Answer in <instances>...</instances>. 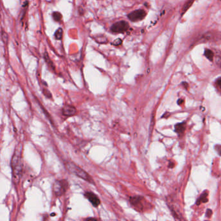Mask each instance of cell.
Here are the masks:
<instances>
[{
  "label": "cell",
  "mask_w": 221,
  "mask_h": 221,
  "mask_svg": "<svg viewBox=\"0 0 221 221\" xmlns=\"http://www.w3.org/2000/svg\"><path fill=\"white\" fill-rule=\"evenodd\" d=\"M121 44H122V40H121V39H120V38L116 39V40H115L112 43V45H114L116 46H118V45H121Z\"/></svg>",
  "instance_id": "cell-17"
},
{
  "label": "cell",
  "mask_w": 221,
  "mask_h": 221,
  "mask_svg": "<svg viewBox=\"0 0 221 221\" xmlns=\"http://www.w3.org/2000/svg\"><path fill=\"white\" fill-rule=\"evenodd\" d=\"M85 197H86L89 201H90L92 205L95 207H97L100 204V200L97 197V196L93 193L91 192H86L85 193Z\"/></svg>",
  "instance_id": "cell-7"
},
{
  "label": "cell",
  "mask_w": 221,
  "mask_h": 221,
  "mask_svg": "<svg viewBox=\"0 0 221 221\" xmlns=\"http://www.w3.org/2000/svg\"><path fill=\"white\" fill-rule=\"evenodd\" d=\"M221 40V32L219 31L211 30L204 33L198 39L199 43L217 42Z\"/></svg>",
  "instance_id": "cell-3"
},
{
  "label": "cell",
  "mask_w": 221,
  "mask_h": 221,
  "mask_svg": "<svg viewBox=\"0 0 221 221\" xmlns=\"http://www.w3.org/2000/svg\"><path fill=\"white\" fill-rule=\"evenodd\" d=\"M142 198L140 197H131L130 198V201L131 202V204L135 206H138V205L141 203V199Z\"/></svg>",
  "instance_id": "cell-14"
},
{
  "label": "cell",
  "mask_w": 221,
  "mask_h": 221,
  "mask_svg": "<svg viewBox=\"0 0 221 221\" xmlns=\"http://www.w3.org/2000/svg\"><path fill=\"white\" fill-rule=\"evenodd\" d=\"M211 215H212V211H211V210L209 209H207V211H206V217H208V218H209V217H210L211 216Z\"/></svg>",
  "instance_id": "cell-20"
},
{
  "label": "cell",
  "mask_w": 221,
  "mask_h": 221,
  "mask_svg": "<svg viewBox=\"0 0 221 221\" xmlns=\"http://www.w3.org/2000/svg\"><path fill=\"white\" fill-rule=\"evenodd\" d=\"M182 84L184 85V86L185 87V89H187V88H188V84L187 83H185V82H184V83H182Z\"/></svg>",
  "instance_id": "cell-21"
},
{
  "label": "cell",
  "mask_w": 221,
  "mask_h": 221,
  "mask_svg": "<svg viewBox=\"0 0 221 221\" xmlns=\"http://www.w3.org/2000/svg\"><path fill=\"white\" fill-rule=\"evenodd\" d=\"M147 13L143 9H138L135 10L134 11L130 12V14H128V18L131 21L133 22H136V21H139L143 20Z\"/></svg>",
  "instance_id": "cell-6"
},
{
  "label": "cell",
  "mask_w": 221,
  "mask_h": 221,
  "mask_svg": "<svg viewBox=\"0 0 221 221\" xmlns=\"http://www.w3.org/2000/svg\"><path fill=\"white\" fill-rule=\"evenodd\" d=\"M11 165L12 169L14 180L18 182L20 180L21 174V171H22V162H21L20 154L17 152H15L14 154L13 155L11 162Z\"/></svg>",
  "instance_id": "cell-2"
},
{
  "label": "cell",
  "mask_w": 221,
  "mask_h": 221,
  "mask_svg": "<svg viewBox=\"0 0 221 221\" xmlns=\"http://www.w3.org/2000/svg\"><path fill=\"white\" fill-rule=\"evenodd\" d=\"M208 192H204L201 195V197H200L198 199H197V205L199 206L200 204H201V203H204V202H208Z\"/></svg>",
  "instance_id": "cell-11"
},
{
  "label": "cell",
  "mask_w": 221,
  "mask_h": 221,
  "mask_svg": "<svg viewBox=\"0 0 221 221\" xmlns=\"http://www.w3.org/2000/svg\"><path fill=\"white\" fill-rule=\"evenodd\" d=\"M204 56L206 57L207 59H208L209 61H213L214 58H215V53L212 50L209 49H205L204 50Z\"/></svg>",
  "instance_id": "cell-9"
},
{
  "label": "cell",
  "mask_w": 221,
  "mask_h": 221,
  "mask_svg": "<svg viewBox=\"0 0 221 221\" xmlns=\"http://www.w3.org/2000/svg\"><path fill=\"white\" fill-rule=\"evenodd\" d=\"M62 36H63V30L62 28H59L57 29L55 33V37L56 39V40H62Z\"/></svg>",
  "instance_id": "cell-15"
},
{
  "label": "cell",
  "mask_w": 221,
  "mask_h": 221,
  "mask_svg": "<svg viewBox=\"0 0 221 221\" xmlns=\"http://www.w3.org/2000/svg\"><path fill=\"white\" fill-rule=\"evenodd\" d=\"M215 84L217 87L221 89V77L217 78V79L215 80Z\"/></svg>",
  "instance_id": "cell-19"
},
{
  "label": "cell",
  "mask_w": 221,
  "mask_h": 221,
  "mask_svg": "<svg viewBox=\"0 0 221 221\" xmlns=\"http://www.w3.org/2000/svg\"><path fill=\"white\" fill-rule=\"evenodd\" d=\"M216 150H217V151H218L219 154L221 156V147H219V149H217V148L216 147Z\"/></svg>",
  "instance_id": "cell-22"
},
{
  "label": "cell",
  "mask_w": 221,
  "mask_h": 221,
  "mask_svg": "<svg viewBox=\"0 0 221 221\" xmlns=\"http://www.w3.org/2000/svg\"><path fill=\"white\" fill-rule=\"evenodd\" d=\"M68 187V183L66 180H56L53 184V190L57 197H60L65 193Z\"/></svg>",
  "instance_id": "cell-4"
},
{
  "label": "cell",
  "mask_w": 221,
  "mask_h": 221,
  "mask_svg": "<svg viewBox=\"0 0 221 221\" xmlns=\"http://www.w3.org/2000/svg\"><path fill=\"white\" fill-rule=\"evenodd\" d=\"M52 16L53 18L55 21H60L62 20V14H60L59 12H53L52 14Z\"/></svg>",
  "instance_id": "cell-16"
},
{
  "label": "cell",
  "mask_w": 221,
  "mask_h": 221,
  "mask_svg": "<svg viewBox=\"0 0 221 221\" xmlns=\"http://www.w3.org/2000/svg\"><path fill=\"white\" fill-rule=\"evenodd\" d=\"M66 167L67 169L70 171V173L75 174V175L77 176L82 179L84 180L85 181H88V182L90 184H94V180L92 179V178L84 170H83L79 166L77 165L75 163L73 162H67L66 164Z\"/></svg>",
  "instance_id": "cell-1"
},
{
  "label": "cell",
  "mask_w": 221,
  "mask_h": 221,
  "mask_svg": "<svg viewBox=\"0 0 221 221\" xmlns=\"http://www.w3.org/2000/svg\"><path fill=\"white\" fill-rule=\"evenodd\" d=\"M185 123L182 122L181 123H178L176 124L175 127H174V128H175V132L176 133L181 134H183L184 132V131L185 130Z\"/></svg>",
  "instance_id": "cell-10"
},
{
  "label": "cell",
  "mask_w": 221,
  "mask_h": 221,
  "mask_svg": "<svg viewBox=\"0 0 221 221\" xmlns=\"http://www.w3.org/2000/svg\"><path fill=\"white\" fill-rule=\"evenodd\" d=\"M129 29V24L126 21L121 20L113 23L110 31L114 33H123Z\"/></svg>",
  "instance_id": "cell-5"
},
{
  "label": "cell",
  "mask_w": 221,
  "mask_h": 221,
  "mask_svg": "<svg viewBox=\"0 0 221 221\" xmlns=\"http://www.w3.org/2000/svg\"><path fill=\"white\" fill-rule=\"evenodd\" d=\"M43 94H44L45 97H47L48 98H51V94L50 93V91L46 89H43Z\"/></svg>",
  "instance_id": "cell-18"
},
{
  "label": "cell",
  "mask_w": 221,
  "mask_h": 221,
  "mask_svg": "<svg viewBox=\"0 0 221 221\" xmlns=\"http://www.w3.org/2000/svg\"><path fill=\"white\" fill-rule=\"evenodd\" d=\"M174 163H172V162H170L169 163V168H173V167H174Z\"/></svg>",
  "instance_id": "cell-24"
},
{
  "label": "cell",
  "mask_w": 221,
  "mask_h": 221,
  "mask_svg": "<svg viewBox=\"0 0 221 221\" xmlns=\"http://www.w3.org/2000/svg\"><path fill=\"white\" fill-rule=\"evenodd\" d=\"M44 59H45V60L46 61V62H47L48 66H49V67H51V68H52L53 70H55V66H54V64H53V62L51 61V60L50 59L49 56V55H48V52H45V53H44Z\"/></svg>",
  "instance_id": "cell-13"
},
{
  "label": "cell",
  "mask_w": 221,
  "mask_h": 221,
  "mask_svg": "<svg viewBox=\"0 0 221 221\" xmlns=\"http://www.w3.org/2000/svg\"><path fill=\"white\" fill-rule=\"evenodd\" d=\"M62 114L64 116L70 117L75 116L77 113V110L73 106L66 105L62 108Z\"/></svg>",
  "instance_id": "cell-8"
},
{
  "label": "cell",
  "mask_w": 221,
  "mask_h": 221,
  "mask_svg": "<svg viewBox=\"0 0 221 221\" xmlns=\"http://www.w3.org/2000/svg\"><path fill=\"white\" fill-rule=\"evenodd\" d=\"M194 2H195V0H188V1L185 2V4L183 6L182 10H181L182 13H185V12H186L187 10L192 5V4H193Z\"/></svg>",
  "instance_id": "cell-12"
},
{
  "label": "cell",
  "mask_w": 221,
  "mask_h": 221,
  "mask_svg": "<svg viewBox=\"0 0 221 221\" xmlns=\"http://www.w3.org/2000/svg\"><path fill=\"white\" fill-rule=\"evenodd\" d=\"M184 102V100L183 99H179L178 100V105H181V103H182Z\"/></svg>",
  "instance_id": "cell-23"
}]
</instances>
